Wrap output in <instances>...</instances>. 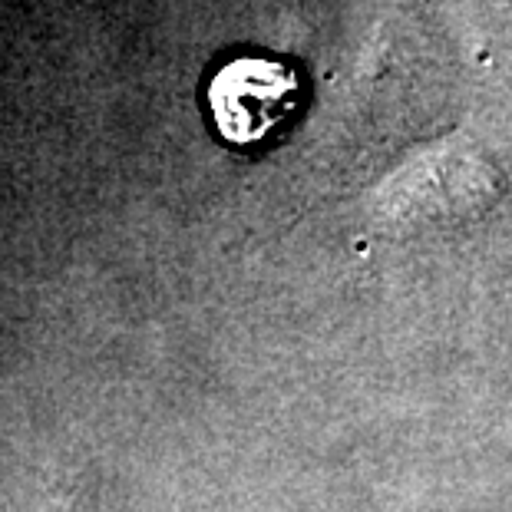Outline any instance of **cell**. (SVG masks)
<instances>
[{
    "label": "cell",
    "mask_w": 512,
    "mask_h": 512,
    "mask_svg": "<svg viewBox=\"0 0 512 512\" xmlns=\"http://www.w3.org/2000/svg\"><path fill=\"white\" fill-rule=\"evenodd\" d=\"M67 512H90V506H86L83 499H73V503L67 506Z\"/></svg>",
    "instance_id": "cell-2"
},
{
    "label": "cell",
    "mask_w": 512,
    "mask_h": 512,
    "mask_svg": "<svg viewBox=\"0 0 512 512\" xmlns=\"http://www.w3.org/2000/svg\"><path fill=\"white\" fill-rule=\"evenodd\" d=\"M301 83L285 63L238 57L212 76L209 113L219 136L232 146L261 143L294 113Z\"/></svg>",
    "instance_id": "cell-1"
}]
</instances>
